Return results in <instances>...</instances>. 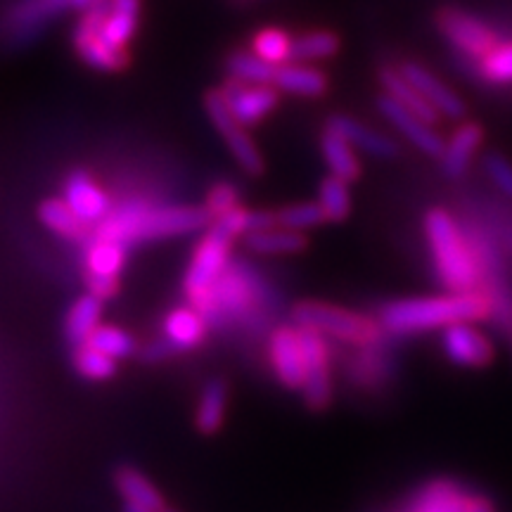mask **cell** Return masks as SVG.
Segmentation results:
<instances>
[{
    "mask_svg": "<svg viewBox=\"0 0 512 512\" xmlns=\"http://www.w3.org/2000/svg\"><path fill=\"white\" fill-rule=\"evenodd\" d=\"M494 304L484 290L470 292H446L437 297L399 299L382 306L380 320L387 335L406 337L418 332L446 330L456 323H484L491 320Z\"/></svg>",
    "mask_w": 512,
    "mask_h": 512,
    "instance_id": "cell-1",
    "label": "cell"
},
{
    "mask_svg": "<svg viewBox=\"0 0 512 512\" xmlns=\"http://www.w3.org/2000/svg\"><path fill=\"white\" fill-rule=\"evenodd\" d=\"M211 226L204 207H155L147 202H128L95 226V235L131 247L140 242L178 238Z\"/></svg>",
    "mask_w": 512,
    "mask_h": 512,
    "instance_id": "cell-2",
    "label": "cell"
},
{
    "mask_svg": "<svg viewBox=\"0 0 512 512\" xmlns=\"http://www.w3.org/2000/svg\"><path fill=\"white\" fill-rule=\"evenodd\" d=\"M425 238L434 273L446 292L482 290V275L470 240L460 223L446 209L434 207L425 214Z\"/></svg>",
    "mask_w": 512,
    "mask_h": 512,
    "instance_id": "cell-3",
    "label": "cell"
},
{
    "mask_svg": "<svg viewBox=\"0 0 512 512\" xmlns=\"http://www.w3.org/2000/svg\"><path fill=\"white\" fill-rule=\"evenodd\" d=\"M292 323L297 328L316 330L320 335L339 339V342L354 344V347H370L377 344L382 335L387 332L382 330L380 320L361 316V313L337 309V306L320 304V302H302L297 304L290 313Z\"/></svg>",
    "mask_w": 512,
    "mask_h": 512,
    "instance_id": "cell-4",
    "label": "cell"
},
{
    "mask_svg": "<svg viewBox=\"0 0 512 512\" xmlns=\"http://www.w3.org/2000/svg\"><path fill=\"white\" fill-rule=\"evenodd\" d=\"M233 235H228L226 230L211 223L207 228V235L200 240L195 254H192L190 268L185 273L183 287L188 299L200 297V294L209 292L211 285L221 278L223 271L228 268L230 259V245H233Z\"/></svg>",
    "mask_w": 512,
    "mask_h": 512,
    "instance_id": "cell-5",
    "label": "cell"
},
{
    "mask_svg": "<svg viewBox=\"0 0 512 512\" xmlns=\"http://www.w3.org/2000/svg\"><path fill=\"white\" fill-rule=\"evenodd\" d=\"M107 10H110V0H100L95 8L83 12L81 22L74 29V48L81 60L91 64L93 69H100V72H119V69H124L128 64V53L126 50L107 46L105 38L100 34Z\"/></svg>",
    "mask_w": 512,
    "mask_h": 512,
    "instance_id": "cell-6",
    "label": "cell"
},
{
    "mask_svg": "<svg viewBox=\"0 0 512 512\" xmlns=\"http://www.w3.org/2000/svg\"><path fill=\"white\" fill-rule=\"evenodd\" d=\"M437 27L460 55L477 64L501 46L494 29H489L484 22L463 10L444 8L437 15Z\"/></svg>",
    "mask_w": 512,
    "mask_h": 512,
    "instance_id": "cell-7",
    "label": "cell"
},
{
    "mask_svg": "<svg viewBox=\"0 0 512 512\" xmlns=\"http://www.w3.org/2000/svg\"><path fill=\"white\" fill-rule=\"evenodd\" d=\"M204 107H207L211 124L216 126V131L221 133L223 140H226L230 155H233L235 162L242 166V171H247L249 176H259L261 171H264V157H261L259 147L254 145V140L247 136L245 126L233 117L226 98H223V91L207 93V98H204Z\"/></svg>",
    "mask_w": 512,
    "mask_h": 512,
    "instance_id": "cell-8",
    "label": "cell"
},
{
    "mask_svg": "<svg viewBox=\"0 0 512 512\" xmlns=\"http://www.w3.org/2000/svg\"><path fill=\"white\" fill-rule=\"evenodd\" d=\"M100 0H17L5 15V29L17 43L36 38L62 12H86Z\"/></svg>",
    "mask_w": 512,
    "mask_h": 512,
    "instance_id": "cell-9",
    "label": "cell"
},
{
    "mask_svg": "<svg viewBox=\"0 0 512 512\" xmlns=\"http://www.w3.org/2000/svg\"><path fill=\"white\" fill-rule=\"evenodd\" d=\"M304 347V403L313 413H323L332 403V370H330V347L325 335L316 330L299 328Z\"/></svg>",
    "mask_w": 512,
    "mask_h": 512,
    "instance_id": "cell-10",
    "label": "cell"
},
{
    "mask_svg": "<svg viewBox=\"0 0 512 512\" xmlns=\"http://www.w3.org/2000/svg\"><path fill=\"white\" fill-rule=\"evenodd\" d=\"M221 91L233 117L245 128L261 124L280 102V91L273 83H242L230 79Z\"/></svg>",
    "mask_w": 512,
    "mask_h": 512,
    "instance_id": "cell-11",
    "label": "cell"
},
{
    "mask_svg": "<svg viewBox=\"0 0 512 512\" xmlns=\"http://www.w3.org/2000/svg\"><path fill=\"white\" fill-rule=\"evenodd\" d=\"M268 356H271V368L278 382L287 389L304 387V347L302 332L297 325H280L268 337Z\"/></svg>",
    "mask_w": 512,
    "mask_h": 512,
    "instance_id": "cell-12",
    "label": "cell"
},
{
    "mask_svg": "<svg viewBox=\"0 0 512 512\" xmlns=\"http://www.w3.org/2000/svg\"><path fill=\"white\" fill-rule=\"evenodd\" d=\"M441 344H444L448 361L456 363L460 368L477 370L494 363V344L470 323L448 325L444 337H441Z\"/></svg>",
    "mask_w": 512,
    "mask_h": 512,
    "instance_id": "cell-13",
    "label": "cell"
},
{
    "mask_svg": "<svg viewBox=\"0 0 512 512\" xmlns=\"http://www.w3.org/2000/svg\"><path fill=\"white\" fill-rule=\"evenodd\" d=\"M377 110H380L382 117L387 119L389 124H392L396 131L408 140V143L418 147L420 152H425V155L430 157L444 155L446 143L439 138V133L434 131V126L427 124V121H422L420 117H415V114L408 112L406 107H401L392 95L382 93L380 98H377Z\"/></svg>",
    "mask_w": 512,
    "mask_h": 512,
    "instance_id": "cell-14",
    "label": "cell"
},
{
    "mask_svg": "<svg viewBox=\"0 0 512 512\" xmlns=\"http://www.w3.org/2000/svg\"><path fill=\"white\" fill-rule=\"evenodd\" d=\"M64 202L74 209V214L81 221H86L88 226H98L112 211L110 197L107 192L95 183V178L86 171H72L64 181Z\"/></svg>",
    "mask_w": 512,
    "mask_h": 512,
    "instance_id": "cell-15",
    "label": "cell"
},
{
    "mask_svg": "<svg viewBox=\"0 0 512 512\" xmlns=\"http://www.w3.org/2000/svg\"><path fill=\"white\" fill-rule=\"evenodd\" d=\"M401 74L406 76V79L411 81L415 88H418V91L422 93V98L430 102L434 110L441 114V117L453 119V121L465 117V112H467L465 102L460 100L458 95L446 86V83H441L432 72H427L425 67H420V64H415V62H403Z\"/></svg>",
    "mask_w": 512,
    "mask_h": 512,
    "instance_id": "cell-16",
    "label": "cell"
},
{
    "mask_svg": "<svg viewBox=\"0 0 512 512\" xmlns=\"http://www.w3.org/2000/svg\"><path fill=\"white\" fill-rule=\"evenodd\" d=\"M472 503V494L463 484L451 479H437L422 486L403 512H467Z\"/></svg>",
    "mask_w": 512,
    "mask_h": 512,
    "instance_id": "cell-17",
    "label": "cell"
},
{
    "mask_svg": "<svg viewBox=\"0 0 512 512\" xmlns=\"http://www.w3.org/2000/svg\"><path fill=\"white\" fill-rule=\"evenodd\" d=\"M484 143V128L477 121H465L456 128L451 140L444 145V155H441V171L446 178H460L470 169L475 152Z\"/></svg>",
    "mask_w": 512,
    "mask_h": 512,
    "instance_id": "cell-18",
    "label": "cell"
},
{
    "mask_svg": "<svg viewBox=\"0 0 512 512\" xmlns=\"http://www.w3.org/2000/svg\"><path fill=\"white\" fill-rule=\"evenodd\" d=\"M328 128L339 133L342 138H347L356 150H363L370 157L377 159H394L399 157V145L394 143L392 138L382 136L375 128H370L361 121L347 117V114H335V117L328 119Z\"/></svg>",
    "mask_w": 512,
    "mask_h": 512,
    "instance_id": "cell-19",
    "label": "cell"
},
{
    "mask_svg": "<svg viewBox=\"0 0 512 512\" xmlns=\"http://www.w3.org/2000/svg\"><path fill=\"white\" fill-rule=\"evenodd\" d=\"M112 482H114V486H117L119 496L124 498V503L140 505V508H147L152 512L166 510V501H164L162 491H159L157 486L138 470V467L119 465L117 470H114Z\"/></svg>",
    "mask_w": 512,
    "mask_h": 512,
    "instance_id": "cell-20",
    "label": "cell"
},
{
    "mask_svg": "<svg viewBox=\"0 0 512 512\" xmlns=\"http://www.w3.org/2000/svg\"><path fill=\"white\" fill-rule=\"evenodd\" d=\"M207 328V318L192 306H181L164 318V337L174 344L178 354L200 347L207 337Z\"/></svg>",
    "mask_w": 512,
    "mask_h": 512,
    "instance_id": "cell-21",
    "label": "cell"
},
{
    "mask_svg": "<svg viewBox=\"0 0 512 512\" xmlns=\"http://www.w3.org/2000/svg\"><path fill=\"white\" fill-rule=\"evenodd\" d=\"M38 219H41V223L48 230L60 235V238L76 240L83 247L93 238V228L86 221H81L67 202L57 200V197H50V200H43L38 204Z\"/></svg>",
    "mask_w": 512,
    "mask_h": 512,
    "instance_id": "cell-22",
    "label": "cell"
},
{
    "mask_svg": "<svg viewBox=\"0 0 512 512\" xmlns=\"http://www.w3.org/2000/svg\"><path fill=\"white\" fill-rule=\"evenodd\" d=\"M351 380L366 389H377L382 387L384 382H389L396 373L394 358L392 354H387L380 347V342L370 344V347H361L358 356L351 361Z\"/></svg>",
    "mask_w": 512,
    "mask_h": 512,
    "instance_id": "cell-23",
    "label": "cell"
},
{
    "mask_svg": "<svg viewBox=\"0 0 512 512\" xmlns=\"http://www.w3.org/2000/svg\"><path fill=\"white\" fill-rule=\"evenodd\" d=\"M380 83H382V91L399 102L401 107H406L408 112H413L415 117H420L427 124H437L441 114L434 110V107L422 98V93L418 88L413 86L406 76L401 74V69H392V67H384L380 72Z\"/></svg>",
    "mask_w": 512,
    "mask_h": 512,
    "instance_id": "cell-24",
    "label": "cell"
},
{
    "mask_svg": "<svg viewBox=\"0 0 512 512\" xmlns=\"http://www.w3.org/2000/svg\"><path fill=\"white\" fill-rule=\"evenodd\" d=\"M228 382L223 377H214L204 384L200 403L195 411V427L204 437H211L223 427L226 420V406H228Z\"/></svg>",
    "mask_w": 512,
    "mask_h": 512,
    "instance_id": "cell-25",
    "label": "cell"
},
{
    "mask_svg": "<svg viewBox=\"0 0 512 512\" xmlns=\"http://www.w3.org/2000/svg\"><path fill=\"white\" fill-rule=\"evenodd\" d=\"M273 86L283 93L302 95V98H320L328 91V76L309 64H283L275 72Z\"/></svg>",
    "mask_w": 512,
    "mask_h": 512,
    "instance_id": "cell-26",
    "label": "cell"
},
{
    "mask_svg": "<svg viewBox=\"0 0 512 512\" xmlns=\"http://www.w3.org/2000/svg\"><path fill=\"white\" fill-rule=\"evenodd\" d=\"M138 12L140 0H110V10H107V17L100 29L107 46L126 50L128 41L138 29Z\"/></svg>",
    "mask_w": 512,
    "mask_h": 512,
    "instance_id": "cell-27",
    "label": "cell"
},
{
    "mask_svg": "<svg viewBox=\"0 0 512 512\" xmlns=\"http://www.w3.org/2000/svg\"><path fill=\"white\" fill-rule=\"evenodd\" d=\"M102 316V299L95 297V294L86 292L83 297L76 299L72 309L67 311V318H64V337L72 347H81L86 344L95 328L100 325Z\"/></svg>",
    "mask_w": 512,
    "mask_h": 512,
    "instance_id": "cell-28",
    "label": "cell"
},
{
    "mask_svg": "<svg viewBox=\"0 0 512 512\" xmlns=\"http://www.w3.org/2000/svg\"><path fill=\"white\" fill-rule=\"evenodd\" d=\"M320 150H323L325 162H328L332 176L342 178V181L354 183L361 178V162L356 157V147L342 138L332 128H325L323 138H320Z\"/></svg>",
    "mask_w": 512,
    "mask_h": 512,
    "instance_id": "cell-29",
    "label": "cell"
},
{
    "mask_svg": "<svg viewBox=\"0 0 512 512\" xmlns=\"http://www.w3.org/2000/svg\"><path fill=\"white\" fill-rule=\"evenodd\" d=\"M128 247L121 242L100 238L95 235L86 245V259H83V273H95V275H110V278H119L124 271Z\"/></svg>",
    "mask_w": 512,
    "mask_h": 512,
    "instance_id": "cell-30",
    "label": "cell"
},
{
    "mask_svg": "<svg viewBox=\"0 0 512 512\" xmlns=\"http://www.w3.org/2000/svg\"><path fill=\"white\" fill-rule=\"evenodd\" d=\"M247 247L256 254H299L304 252L309 240H306L304 233H297V230H285V228H273L264 230V233H249Z\"/></svg>",
    "mask_w": 512,
    "mask_h": 512,
    "instance_id": "cell-31",
    "label": "cell"
},
{
    "mask_svg": "<svg viewBox=\"0 0 512 512\" xmlns=\"http://www.w3.org/2000/svg\"><path fill=\"white\" fill-rule=\"evenodd\" d=\"M339 53V36L332 31H309L294 38L292 62H316L330 60Z\"/></svg>",
    "mask_w": 512,
    "mask_h": 512,
    "instance_id": "cell-32",
    "label": "cell"
},
{
    "mask_svg": "<svg viewBox=\"0 0 512 512\" xmlns=\"http://www.w3.org/2000/svg\"><path fill=\"white\" fill-rule=\"evenodd\" d=\"M292 43L294 38L285 29H261L252 38V53L273 64V67H283V64L292 62Z\"/></svg>",
    "mask_w": 512,
    "mask_h": 512,
    "instance_id": "cell-33",
    "label": "cell"
},
{
    "mask_svg": "<svg viewBox=\"0 0 512 512\" xmlns=\"http://www.w3.org/2000/svg\"><path fill=\"white\" fill-rule=\"evenodd\" d=\"M318 204L325 211V219L332 223H342L344 219H349L351 214L349 183L332 174L328 178H323V183H320L318 188Z\"/></svg>",
    "mask_w": 512,
    "mask_h": 512,
    "instance_id": "cell-34",
    "label": "cell"
},
{
    "mask_svg": "<svg viewBox=\"0 0 512 512\" xmlns=\"http://www.w3.org/2000/svg\"><path fill=\"white\" fill-rule=\"evenodd\" d=\"M74 370L81 377L93 382H105L117 375V358L102 354L100 349L91 347V344H81L74 351Z\"/></svg>",
    "mask_w": 512,
    "mask_h": 512,
    "instance_id": "cell-35",
    "label": "cell"
},
{
    "mask_svg": "<svg viewBox=\"0 0 512 512\" xmlns=\"http://www.w3.org/2000/svg\"><path fill=\"white\" fill-rule=\"evenodd\" d=\"M230 79H238L242 83H273L278 67L261 60L256 53H247V50H238L230 55L228 60Z\"/></svg>",
    "mask_w": 512,
    "mask_h": 512,
    "instance_id": "cell-36",
    "label": "cell"
},
{
    "mask_svg": "<svg viewBox=\"0 0 512 512\" xmlns=\"http://www.w3.org/2000/svg\"><path fill=\"white\" fill-rule=\"evenodd\" d=\"M278 216V228L285 230H297V233H304V230H311L325 223V211L318 202H306V204H290V207H283L275 211Z\"/></svg>",
    "mask_w": 512,
    "mask_h": 512,
    "instance_id": "cell-37",
    "label": "cell"
},
{
    "mask_svg": "<svg viewBox=\"0 0 512 512\" xmlns=\"http://www.w3.org/2000/svg\"><path fill=\"white\" fill-rule=\"evenodd\" d=\"M86 344H91V347L100 349L102 354L117 358V361L136 354V342H133V337L124 330L112 328V325H98Z\"/></svg>",
    "mask_w": 512,
    "mask_h": 512,
    "instance_id": "cell-38",
    "label": "cell"
},
{
    "mask_svg": "<svg viewBox=\"0 0 512 512\" xmlns=\"http://www.w3.org/2000/svg\"><path fill=\"white\" fill-rule=\"evenodd\" d=\"M479 74L491 83H512V43L498 46L479 62Z\"/></svg>",
    "mask_w": 512,
    "mask_h": 512,
    "instance_id": "cell-39",
    "label": "cell"
},
{
    "mask_svg": "<svg viewBox=\"0 0 512 512\" xmlns=\"http://www.w3.org/2000/svg\"><path fill=\"white\" fill-rule=\"evenodd\" d=\"M238 207H242V204H240V192H238V188H235L233 183H228V181L216 183L214 188L207 192V200H204V209L209 211L211 221L219 219V216L228 214V211H233V209H238Z\"/></svg>",
    "mask_w": 512,
    "mask_h": 512,
    "instance_id": "cell-40",
    "label": "cell"
},
{
    "mask_svg": "<svg viewBox=\"0 0 512 512\" xmlns=\"http://www.w3.org/2000/svg\"><path fill=\"white\" fill-rule=\"evenodd\" d=\"M482 164H484L486 176L491 178V183H494L505 197H510L512 200V164L508 159L498 155V152H489Z\"/></svg>",
    "mask_w": 512,
    "mask_h": 512,
    "instance_id": "cell-41",
    "label": "cell"
},
{
    "mask_svg": "<svg viewBox=\"0 0 512 512\" xmlns=\"http://www.w3.org/2000/svg\"><path fill=\"white\" fill-rule=\"evenodd\" d=\"M83 283H86V290L102 299V302H107L119 292V278H110V275L83 273Z\"/></svg>",
    "mask_w": 512,
    "mask_h": 512,
    "instance_id": "cell-42",
    "label": "cell"
},
{
    "mask_svg": "<svg viewBox=\"0 0 512 512\" xmlns=\"http://www.w3.org/2000/svg\"><path fill=\"white\" fill-rule=\"evenodd\" d=\"M176 354L178 351L174 344H171L166 337H162V339H157V342L147 344V347L140 351V358H143L145 363H162V361H169V358Z\"/></svg>",
    "mask_w": 512,
    "mask_h": 512,
    "instance_id": "cell-43",
    "label": "cell"
},
{
    "mask_svg": "<svg viewBox=\"0 0 512 512\" xmlns=\"http://www.w3.org/2000/svg\"><path fill=\"white\" fill-rule=\"evenodd\" d=\"M278 228V216L275 211L252 209L247 211V235L249 233H264V230Z\"/></svg>",
    "mask_w": 512,
    "mask_h": 512,
    "instance_id": "cell-44",
    "label": "cell"
},
{
    "mask_svg": "<svg viewBox=\"0 0 512 512\" xmlns=\"http://www.w3.org/2000/svg\"><path fill=\"white\" fill-rule=\"evenodd\" d=\"M467 512H496L494 505H491L486 498L482 496H472V503H470V510Z\"/></svg>",
    "mask_w": 512,
    "mask_h": 512,
    "instance_id": "cell-45",
    "label": "cell"
},
{
    "mask_svg": "<svg viewBox=\"0 0 512 512\" xmlns=\"http://www.w3.org/2000/svg\"><path fill=\"white\" fill-rule=\"evenodd\" d=\"M121 512H152V510L140 508V505H133V503H124V510H121Z\"/></svg>",
    "mask_w": 512,
    "mask_h": 512,
    "instance_id": "cell-46",
    "label": "cell"
},
{
    "mask_svg": "<svg viewBox=\"0 0 512 512\" xmlns=\"http://www.w3.org/2000/svg\"><path fill=\"white\" fill-rule=\"evenodd\" d=\"M164 512H178V510H171V508H166V510H164Z\"/></svg>",
    "mask_w": 512,
    "mask_h": 512,
    "instance_id": "cell-47",
    "label": "cell"
}]
</instances>
